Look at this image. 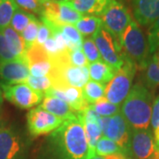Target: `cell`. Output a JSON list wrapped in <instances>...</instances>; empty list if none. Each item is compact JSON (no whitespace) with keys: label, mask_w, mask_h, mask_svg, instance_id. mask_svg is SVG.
I'll return each mask as SVG.
<instances>
[{"label":"cell","mask_w":159,"mask_h":159,"mask_svg":"<svg viewBox=\"0 0 159 159\" xmlns=\"http://www.w3.org/2000/svg\"><path fill=\"white\" fill-rule=\"evenodd\" d=\"M89 146L79 112L43 140L37 159H88Z\"/></svg>","instance_id":"cell-1"},{"label":"cell","mask_w":159,"mask_h":159,"mask_svg":"<svg viewBox=\"0 0 159 159\" xmlns=\"http://www.w3.org/2000/svg\"><path fill=\"white\" fill-rule=\"evenodd\" d=\"M103 61L117 72L124 64V53L119 40L105 29L102 25L92 36Z\"/></svg>","instance_id":"cell-6"},{"label":"cell","mask_w":159,"mask_h":159,"mask_svg":"<svg viewBox=\"0 0 159 159\" xmlns=\"http://www.w3.org/2000/svg\"><path fill=\"white\" fill-rule=\"evenodd\" d=\"M91 106L101 117H112L120 112V106L110 102L105 97L101 98Z\"/></svg>","instance_id":"cell-28"},{"label":"cell","mask_w":159,"mask_h":159,"mask_svg":"<svg viewBox=\"0 0 159 159\" xmlns=\"http://www.w3.org/2000/svg\"><path fill=\"white\" fill-rule=\"evenodd\" d=\"M148 46L149 56H152L159 47V18L150 25L148 29Z\"/></svg>","instance_id":"cell-32"},{"label":"cell","mask_w":159,"mask_h":159,"mask_svg":"<svg viewBox=\"0 0 159 159\" xmlns=\"http://www.w3.org/2000/svg\"><path fill=\"white\" fill-rule=\"evenodd\" d=\"M36 1H38L41 5H44L46 3H48V2H51L52 0H36Z\"/></svg>","instance_id":"cell-42"},{"label":"cell","mask_w":159,"mask_h":159,"mask_svg":"<svg viewBox=\"0 0 159 159\" xmlns=\"http://www.w3.org/2000/svg\"><path fill=\"white\" fill-rule=\"evenodd\" d=\"M154 143H155V149L156 153H159V127L154 129Z\"/></svg>","instance_id":"cell-38"},{"label":"cell","mask_w":159,"mask_h":159,"mask_svg":"<svg viewBox=\"0 0 159 159\" xmlns=\"http://www.w3.org/2000/svg\"><path fill=\"white\" fill-rule=\"evenodd\" d=\"M91 159H105L104 157H100V156H95L94 157H92Z\"/></svg>","instance_id":"cell-43"},{"label":"cell","mask_w":159,"mask_h":159,"mask_svg":"<svg viewBox=\"0 0 159 159\" xmlns=\"http://www.w3.org/2000/svg\"><path fill=\"white\" fill-rule=\"evenodd\" d=\"M19 8L30 13H35L41 16L43 11V5L36 0H15Z\"/></svg>","instance_id":"cell-33"},{"label":"cell","mask_w":159,"mask_h":159,"mask_svg":"<svg viewBox=\"0 0 159 159\" xmlns=\"http://www.w3.org/2000/svg\"><path fill=\"white\" fill-rule=\"evenodd\" d=\"M30 75L34 77L49 76L52 71V64L50 60L49 55L37 57L29 61Z\"/></svg>","instance_id":"cell-21"},{"label":"cell","mask_w":159,"mask_h":159,"mask_svg":"<svg viewBox=\"0 0 159 159\" xmlns=\"http://www.w3.org/2000/svg\"><path fill=\"white\" fill-rule=\"evenodd\" d=\"M0 88L7 101L22 110L32 109L43 101L44 94L25 83H6L0 81Z\"/></svg>","instance_id":"cell-7"},{"label":"cell","mask_w":159,"mask_h":159,"mask_svg":"<svg viewBox=\"0 0 159 159\" xmlns=\"http://www.w3.org/2000/svg\"><path fill=\"white\" fill-rule=\"evenodd\" d=\"M136 70L134 63L124 55L123 66L105 86L104 97L109 102L119 105L125 100L132 89V82Z\"/></svg>","instance_id":"cell-4"},{"label":"cell","mask_w":159,"mask_h":159,"mask_svg":"<svg viewBox=\"0 0 159 159\" xmlns=\"http://www.w3.org/2000/svg\"><path fill=\"white\" fill-rule=\"evenodd\" d=\"M126 156L128 159H155L156 149L152 131L149 128L131 130Z\"/></svg>","instance_id":"cell-11"},{"label":"cell","mask_w":159,"mask_h":159,"mask_svg":"<svg viewBox=\"0 0 159 159\" xmlns=\"http://www.w3.org/2000/svg\"><path fill=\"white\" fill-rule=\"evenodd\" d=\"M101 20L102 27L118 40L133 20L129 10L119 0L110 1Z\"/></svg>","instance_id":"cell-8"},{"label":"cell","mask_w":159,"mask_h":159,"mask_svg":"<svg viewBox=\"0 0 159 159\" xmlns=\"http://www.w3.org/2000/svg\"><path fill=\"white\" fill-rule=\"evenodd\" d=\"M83 125L89 146L88 159H91L96 156V147L97 142L102 137V133L97 121H83Z\"/></svg>","instance_id":"cell-19"},{"label":"cell","mask_w":159,"mask_h":159,"mask_svg":"<svg viewBox=\"0 0 159 159\" xmlns=\"http://www.w3.org/2000/svg\"><path fill=\"white\" fill-rule=\"evenodd\" d=\"M155 159H159V153H156V156H155Z\"/></svg>","instance_id":"cell-45"},{"label":"cell","mask_w":159,"mask_h":159,"mask_svg":"<svg viewBox=\"0 0 159 159\" xmlns=\"http://www.w3.org/2000/svg\"><path fill=\"white\" fill-rule=\"evenodd\" d=\"M144 71V81L148 89L159 87V66L151 56Z\"/></svg>","instance_id":"cell-26"},{"label":"cell","mask_w":159,"mask_h":159,"mask_svg":"<svg viewBox=\"0 0 159 159\" xmlns=\"http://www.w3.org/2000/svg\"><path fill=\"white\" fill-rule=\"evenodd\" d=\"M125 154L123 149L112 140L102 136L97 142L96 154L100 157H106L114 154Z\"/></svg>","instance_id":"cell-27"},{"label":"cell","mask_w":159,"mask_h":159,"mask_svg":"<svg viewBox=\"0 0 159 159\" xmlns=\"http://www.w3.org/2000/svg\"><path fill=\"white\" fill-rule=\"evenodd\" d=\"M105 86L95 80H89L82 89V96L86 102L90 105L104 97Z\"/></svg>","instance_id":"cell-22"},{"label":"cell","mask_w":159,"mask_h":159,"mask_svg":"<svg viewBox=\"0 0 159 159\" xmlns=\"http://www.w3.org/2000/svg\"><path fill=\"white\" fill-rule=\"evenodd\" d=\"M44 96L57 97L67 102L74 111H82L88 109L90 104L87 102L82 96V89L67 87L63 89L51 88L44 92Z\"/></svg>","instance_id":"cell-13"},{"label":"cell","mask_w":159,"mask_h":159,"mask_svg":"<svg viewBox=\"0 0 159 159\" xmlns=\"http://www.w3.org/2000/svg\"><path fill=\"white\" fill-rule=\"evenodd\" d=\"M2 33L5 36L6 41V44L11 51V53L16 57L17 59L28 62L27 59V48L24 43L21 35L20 33L16 32L11 26L5 29Z\"/></svg>","instance_id":"cell-15"},{"label":"cell","mask_w":159,"mask_h":159,"mask_svg":"<svg viewBox=\"0 0 159 159\" xmlns=\"http://www.w3.org/2000/svg\"><path fill=\"white\" fill-rule=\"evenodd\" d=\"M70 61L73 66H78V67L89 66V65L82 50L70 52Z\"/></svg>","instance_id":"cell-34"},{"label":"cell","mask_w":159,"mask_h":159,"mask_svg":"<svg viewBox=\"0 0 159 159\" xmlns=\"http://www.w3.org/2000/svg\"><path fill=\"white\" fill-rule=\"evenodd\" d=\"M134 16L138 24L148 26L159 18V0H132Z\"/></svg>","instance_id":"cell-14"},{"label":"cell","mask_w":159,"mask_h":159,"mask_svg":"<svg viewBox=\"0 0 159 159\" xmlns=\"http://www.w3.org/2000/svg\"><path fill=\"white\" fill-rule=\"evenodd\" d=\"M55 2H57V3H62V2H68V1H71V0H53Z\"/></svg>","instance_id":"cell-44"},{"label":"cell","mask_w":159,"mask_h":159,"mask_svg":"<svg viewBox=\"0 0 159 159\" xmlns=\"http://www.w3.org/2000/svg\"><path fill=\"white\" fill-rule=\"evenodd\" d=\"M3 102H4V95H3V91L0 88V107L3 104Z\"/></svg>","instance_id":"cell-41"},{"label":"cell","mask_w":159,"mask_h":159,"mask_svg":"<svg viewBox=\"0 0 159 159\" xmlns=\"http://www.w3.org/2000/svg\"><path fill=\"white\" fill-rule=\"evenodd\" d=\"M43 46L44 50L50 57H56V56H58L59 54H61L59 50H58L57 43H56L55 39L53 38V36H51Z\"/></svg>","instance_id":"cell-36"},{"label":"cell","mask_w":159,"mask_h":159,"mask_svg":"<svg viewBox=\"0 0 159 159\" xmlns=\"http://www.w3.org/2000/svg\"><path fill=\"white\" fill-rule=\"evenodd\" d=\"M111 0H71L76 11L82 15L102 16Z\"/></svg>","instance_id":"cell-17"},{"label":"cell","mask_w":159,"mask_h":159,"mask_svg":"<svg viewBox=\"0 0 159 159\" xmlns=\"http://www.w3.org/2000/svg\"><path fill=\"white\" fill-rule=\"evenodd\" d=\"M6 125H7V121L5 119V116L0 111V132L3 130V129H5Z\"/></svg>","instance_id":"cell-40"},{"label":"cell","mask_w":159,"mask_h":159,"mask_svg":"<svg viewBox=\"0 0 159 159\" xmlns=\"http://www.w3.org/2000/svg\"><path fill=\"white\" fill-rule=\"evenodd\" d=\"M83 15L76 11L72 3L62 2L58 3V17L57 21L59 27L62 25H74L79 21Z\"/></svg>","instance_id":"cell-20"},{"label":"cell","mask_w":159,"mask_h":159,"mask_svg":"<svg viewBox=\"0 0 159 159\" xmlns=\"http://www.w3.org/2000/svg\"><path fill=\"white\" fill-rule=\"evenodd\" d=\"M152 105L153 96L146 86L137 82L132 87L120 108V112L131 130L149 128Z\"/></svg>","instance_id":"cell-2"},{"label":"cell","mask_w":159,"mask_h":159,"mask_svg":"<svg viewBox=\"0 0 159 159\" xmlns=\"http://www.w3.org/2000/svg\"><path fill=\"white\" fill-rule=\"evenodd\" d=\"M102 26V20L100 17L83 15L76 23V29L82 36H89L95 34Z\"/></svg>","instance_id":"cell-23"},{"label":"cell","mask_w":159,"mask_h":159,"mask_svg":"<svg viewBox=\"0 0 159 159\" xmlns=\"http://www.w3.org/2000/svg\"><path fill=\"white\" fill-rule=\"evenodd\" d=\"M17 59L9 51L6 41L3 33L0 31V62H6V61H11Z\"/></svg>","instance_id":"cell-35"},{"label":"cell","mask_w":159,"mask_h":159,"mask_svg":"<svg viewBox=\"0 0 159 159\" xmlns=\"http://www.w3.org/2000/svg\"><path fill=\"white\" fill-rule=\"evenodd\" d=\"M150 125L152 126L153 130L159 127V96L154 100L153 102Z\"/></svg>","instance_id":"cell-37"},{"label":"cell","mask_w":159,"mask_h":159,"mask_svg":"<svg viewBox=\"0 0 159 159\" xmlns=\"http://www.w3.org/2000/svg\"><path fill=\"white\" fill-rule=\"evenodd\" d=\"M30 75L29 63L14 59L0 62V79L6 83H22Z\"/></svg>","instance_id":"cell-12"},{"label":"cell","mask_w":159,"mask_h":159,"mask_svg":"<svg viewBox=\"0 0 159 159\" xmlns=\"http://www.w3.org/2000/svg\"><path fill=\"white\" fill-rule=\"evenodd\" d=\"M35 20H37V18L35 17L33 13L24 11L18 7L17 10L15 11L13 16L11 18L10 26L16 32L20 34L23 30L29 26V23L34 21Z\"/></svg>","instance_id":"cell-25"},{"label":"cell","mask_w":159,"mask_h":159,"mask_svg":"<svg viewBox=\"0 0 159 159\" xmlns=\"http://www.w3.org/2000/svg\"><path fill=\"white\" fill-rule=\"evenodd\" d=\"M105 159H128V157L125 156V154H114V155H110L104 157Z\"/></svg>","instance_id":"cell-39"},{"label":"cell","mask_w":159,"mask_h":159,"mask_svg":"<svg viewBox=\"0 0 159 159\" xmlns=\"http://www.w3.org/2000/svg\"><path fill=\"white\" fill-rule=\"evenodd\" d=\"M89 77L92 80L102 83L103 85L108 84L109 81L113 78L116 74V71L102 60L89 64Z\"/></svg>","instance_id":"cell-18"},{"label":"cell","mask_w":159,"mask_h":159,"mask_svg":"<svg viewBox=\"0 0 159 159\" xmlns=\"http://www.w3.org/2000/svg\"><path fill=\"white\" fill-rule=\"evenodd\" d=\"M22 83H25L30 88L36 91L44 92L52 88V82L51 78L49 76H43V77H34L32 75H29L28 79L25 80Z\"/></svg>","instance_id":"cell-30"},{"label":"cell","mask_w":159,"mask_h":159,"mask_svg":"<svg viewBox=\"0 0 159 159\" xmlns=\"http://www.w3.org/2000/svg\"><path fill=\"white\" fill-rule=\"evenodd\" d=\"M18 6L15 0H0V31L10 26Z\"/></svg>","instance_id":"cell-24"},{"label":"cell","mask_w":159,"mask_h":159,"mask_svg":"<svg viewBox=\"0 0 159 159\" xmlns=\"http://www.w3.org/2000/svg\"><path fill=\"white\" fill-rule=\"evenodd\" d=\"M40 106L50 113L63 119H69L77 113V111H74L67 102L57 97L44 96Z\"/></svg>","instance_id":"cell-16"},{"label":"cell","mask_w":159,"mask_h":159,"mask_svg":"<svg viewBox=\"0 0 159 159\" xmlns=\"http://www.w3.org/2000/svg\"><path fill=\"white\" fill-rule=\"evenodd\" d=\"M29 139L18 126L6 125L0 132V159H27Z\"/></svg>","instance_id":"cell-5"},{"label":"cell","mask_w":159,"mask_h":159,"mask_svg":"<svg viewBox=\"0 0 159 159\" xmlns=\"http://www.w3.org/2000/svg\"><path fill=\"white\" fill-rule=\"evenodd\" d=\"M98 124L101 127L103 136L112 140L124 153L127 155V148L131 134V128L125 121L121 112L112 117H101L98 119ZM127 157V156H126Z\"/></svg>","instance_id":"cell-9"},{"label":"cell","mask_w":159,"mask_h":159,"mask_svg":"<svg viewBox=\"0 0 159 159\" xmlns=\"http://www.w3.org/2000/svg\"><path fill=\"white\" fill-rule=\"evenodd\" d=\"M40 24H41V21L37 19L34 21L29 23V26L20 33V35H21L22 39L24 40L25 44H26L27 51L34 45L35 41H36Z\"/></svg>","instance_id":"cell-29"},{"label":"cell","mask_w":159,"mask_h":159,"mask_svg":"<svg viewBox=\"0 0 159 159\" xmlns=\"http://www.w3.org/2000/svg\"><path fill=\"white\" fill-rule=\"evenodd\" d=\"M119 43L123 53L137 68L144 70L149 60L148 42L141 28L135 21L132 20L121 34Z\"/></svg>","instance_id":"cell-3"},{"label":"cell","mask_w":159,"mask_h":159,"mask_svg":"<svg viewBox=\"0 0 159 159\" xmlns=\"http://www.w3.org/2000/svg\"><path fill=\"white\" fill-rule=\"evenodd\" d=\"M82 51L89 64L102 60V57L98 51L97 44L93 38H87L83 41Z\"/></svg>","instance_id":"cell-31"},{"label":"cell","mask_w":159,"mask_h":159,"mask_svg":"<svg viewBox=\"0 0 159 159\" xmlns=\"http://www.w3.org/2000/svg\"><path fill=\"white\" fill-rule=\"evenodd\" d=\"M66 119L50 113L41 106L32 108L27 114V126L32 138L49 134L62 125Z\"/></svg>","instance_id":"cell-10"}]
</instances>
